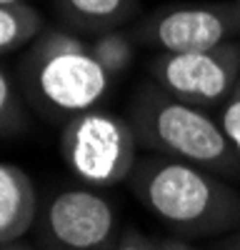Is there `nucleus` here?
Segmentation results:
<instances>
[{
    "instance_id": "obj_1",
    "label": "nucleus",
    "mask_w": 240,
    "mask_h": 250,
    "mask_svg": "<svg viewBox=\"0 0 240 250\" xmlns=\"http://www.w3.org/2000/svg\"><path fill=\"white\" fill-rule=\"evenodd\" d=\"M125 185L180 240L213 238L240 228V193L200 165L148 153L138 158Z\"/></svg>"
},
{
    "instance_id": "obj_2",
    "label": "nucleus",
    "mask_w": 240,
    "mask_h": 250,
    "mask_svg": "<svg viewBox=\"0 0 240 250\" xmlns=\"http://www.w3.org/2000/svg\"><path fill=\"white\" fill-rule=\"evenodd\" d=\"M115 78L100 65L80 35L65 28L40 33L25 48L18 65V85L28 105L48 120H68L75 113L98 108Z\"/></svg>"
},
{
    "instance_id": "obj_3",
    "label": "nucleus",
    "mask_w": 240,
    "mask_h": 250,
    "mask_svg": "<svg viewBox=\"0 0 240 250\" xmlns=\"http://www.w3.org/2000/svg\"><path fill=\"white\" fill-rule=\"evenodd\" d=\"M125 118L138 145L148 153L200 165L225 180L240 178V163L220 120L205 108L178 100L155 80L140 83L133 90Z\"/></svg>"
},
{
    "instance_id": "obj_4",
    "label": "nucleus",
    "mask_w": 240,
    "mask_h": 250,
    "mask_svg": "<svg viewBox=\"0 0 240 250\" xmlns=\"http://www.w3.org/2000/svg\"><path fill=\"white\" fill-rule=\"evenodd\" d=\"M60 158L83 185L113 188L135 168L138 140L125 115L90 108L63 123Z\"/></svg>"
},
{
    "instance_id": "obj_5",
    "label": "nucleus",
    "mask_w": 240,
    "mask_h": 250,
    "mask_svg": "<svg viewBox=\"0 0 240 250\" xmlns=\"http://www.w3.org/2000/svg\"><path fill=\"white\" fill-rule=\"evenodd\" d=\"M30 233L40 250H113L123 235L115 203L90 185L50 193Z\"/></svg>"
},
{
    "instance_id": "obj_6",
    "label": "nucleus",
    "mask_w": 240,
    "mask_h": 250,
    "mask_svg": "<svg viewBox=\"0 0 240 250\" xmlns=\"http://www.w3.org/2000/svg\"><path fill=\"white\" fill-rule=\"evenodd\" d=\"M138 45L155 53H185L240 40V0L163 5L130 28Z\"/></svg>"
},
{
    "instance_id": "obj_7",
    "label": "nucleus",
    "mask_w": 240,
    "mask_h": 250,
    "mask_svg": "<svg viewBox=\"0 0 240 250\" xmlns=\"http://www.w3.org/2000/svg\"><path fill=\"white\" fill-rule=\"evenodd\" d=\"M148 75L178 100L198 108H220L240 80V40L185 53H155Z\"/></svg>"
},
{
    "instance_id": "obj_8",
    "label": "nucleus",
    "mask_w": 240,
    "mask_h": 250,
    "mask_svg": "<svg viewBox=\"0 0 240 250\" xmlns=\"http://www.w3.org/2000/svg\"><path fill=\"white\" fill-rule=\"evenodd\" d=\"M38 205L33 178L18 165L0 163V245L15 243L33 230Z\"/></svg>"
},
{
    "instance_id": "obj_9",
    "label": "nucleus",
    "mask_w": 240,
    "mask_h": 250,
    "mask_svg": "<svg viewBox=\"0 0 240 250\" xmlns=\"http://www.w3.org/2000/svg\"><path fill=\"white\" fill-rule=\"evenodd\" d=\"M60 25L75 35L118 30L140 15V0H53Z\"/></svg>"
},
{
    "instance_id": "obj_10",
    "label": "nucleus",
    "mask_w": 240,
    "mask_h": 250,
    "mask_svg": "<svg viewBox=\"0 0 240 250\" xmlns=\"http://www.w3.org/2000/svg\"><path fill=\"white\" fill-rule=\"evenodd\" d=\"M45 30V15L30 3H0V55L25 50Z\"/></svg>"
},
{
    "instance_id": "obj_11",
    "label": "nucleus",
    "mask_w": 240,
    "mask_h": 250,
    "mask_svg": "<svg viewBox=\"0 0 240 250\" xmlns=\"http://www.w3.org/2000/svg\"><path fill=\"white\" fill-rule=\"evenodd\" d=\"M135 38L130 35V30H108V33H100L90 40V50L98 58V62L103 65L115 80L120 75H125L128 68L133 65L135 60Z\"/></svg>"
},
{
    "instance_id": "obj_12",
    "label": "nucleus",
    "mask_w": 240,
    "mask_h": 250,
    "mask_svg": "<svg viewBox=\"0 0 240 250\" xmlns=\"http://www.w3.org/2000/svg\"><path fill=\"white\" fill-rule=\"evenodd\" d=\"M30 128L28 100L13 80V75L0 65V138L23 135Z\"/></svg>"
},
{
    "instance_id": "obj_13",
    "label": "nucleus",
    "mask_w": 240,
    "mask_h": 250,
    "mask_svg": "<svg viewBox=\"0 0 240 250\" xmlns=\"http://www.w3.org/2000/svg\"><path fill=\"white\" fill-rule=\"evenodd\" d=\"M218 120H220V125H223V130L228 135V143H230V148H233V153L240 163V80L233 88V93L228 95V100L220 105Z\"/></svg>"
},
{
    "instance_id": "obj_14",
    "label": "nucleus",
    "mask_w": 240,
    "mask_h": 250,
    "mask_svg": "<svg viewBox=\"0 0 240 250\" xmlns=\"http://www.w3.org/2000/svg\"><path fill=\"white\" fill-rule=\"evenodd\" d=\"M113 250H163V243L135 230V228H128V230L120 235V240Z\"/></svg>"
},
{
    "instance_id": "obj_15",
    "label": "nucleus",
    "mask_w": 240,
    "mask_h": 250,
    "mask_svg": "<svg viewBox=\"0 0 240 250\" xmlns=\"http://www.w3.org/2000/svg\"><path fill=\"white\" fill-rule=\"evenodd\" d=\"M160 243H163V250H198L195 245H190L188 240H180V238H165Z\"/></svg>"
},
{
    "instance_id": "obj_16",
    "label": "nucleus",
    "mask_w": 240,
    "mask_h": 250,
    "mask_svg": "<svg viewBox=\"0 0 240 250\" xmlns=\"http://www.w3.org/2000/svg\"><path fill=\"white\" fill-rule=\"evenodd\" d=\"M218 250H240V230L235 233V235H230V238H225L223 243L218 245Z\"/></svg>"
},
{
    "instance_id": "obj_17",
    "label": "nucleus",
    "mask_w": 240,
    "mask_h": 250,
    "mask_svg": "<svg viewBox=\"0 0 240 250\" xmlns=\"http://www.w3.org/2000/svg\"><path fill=\"white\" fill-rule=\"evenodd\" d=\"M0 250H40V248H30V245H25V243L15 240V243H8V245H0Z\"/></svg>"
},
{
    "instance_id": "obj_18",
    "label": "nucleus",
    "mask_w": 240,
    "mask_h": 250,
    "mask_svg": "<svg viewBox=\"0 0 240 250\" xmlns=\"http://www.w3.org/2000/svg\"><path fill=\"white\" fill-rule=\"evenodd\" d=\"M0 3H23V0H0Z\"/></svg>"
}]
</instances>
